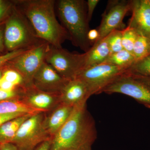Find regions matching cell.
Masks as SVG:
<instances>
[{"mask_svg": "<svg viewBox=\"0 0 150 150\" xmlns=\"http://www.w3.org/2000/svg\"><path fill=\"white\" fill-rule=\"evenodd\" d=\"M31 114H26L10 120L0 126V144L11 143L22 123Z\"/></svg>", "mask_w": 150, "mask_h": 150, "instance_id": "e0dca14e", "label": "cell"}, {"mask_svg": "<svg viewBox=\"0 0 150 150\" xmlns=\"http://www.w3.org/2000/svg\"><path fill=\"white\" fill-rule=\"evenodd\" d=\"M4 25H0V53H2L6 48L4 37Z\"/></svg>", "mask_w": 150, "mask_h": 150, "instance_id": "1f68e13d", "label": "cell"}, {"mask_svg": "<svg viewBox=\"0 0 150 150\" xmlns=\"http://www.w3.org/2000/svg\"><path fill=\"white\" fill-rule=\"evenodd\" d=\"M87 38L91 44L93 45L94 43L97 41L99 38V33L98 29L90 30L88 33Z\"/></svg>", "mask_w": 150, "mask_h": 150, "instance_id": "4dcf8cb0", "label": "cell"}, {"mask_svg": "<svg viewBox=\"0 0 150 150\" xmlns=\"http://www.w3.org/2000/svg\"><path fill=\"white\" fill-rule=\"evenodd\" d=\"M100 2L99 0H88L86 1L88 19L90 21L96 8Z\"/></svg>", "mask_w": 150, "mask_h": 150, "instance_id": "83f0119b", "label": "cell"}, {"mask_svg": "<svg viewBox=\"0 0 150 150\" xmlns=\"http://www.w3.org/2000/svg\"><path fill=\"white\" fill-rule=\"evenodd\" d=\"M23 93V87H19L12 91H6L0 88V102L11 100H22Z\"/></svg>", "mask_w": 150, "mask_h": 150, "instance_id": "d4e9b609", "label": "cell"}, {"mask_svg": "<svg viewBox=\"0 0 150 150\" xmlns=\"http://www.w3.org/2000/svg\"><path fill=\"white\" fill-rule=\"evenodd\" d=\"M25 113H0V126L14 118L25 115Z\"/></svg>", "mask_w": 150, "mask_h": 150, "instance_id": "f1b7e54d", "label": "cell"}, {"mask_svg": "<svg viewBox=\"0 0 150 150\" xmlns=\"http://www.w3.org/2000/svg\"><path fill=\"white\" fill-rule=\"evenodd\" d=\"M90 91L82 81L75 79L69 81L60 94L61 103L74 107L86 103L91 96Z\"/></svg>", "mask_w": 150, "mask_h": 150, "instance_id": "4fadbf2b", "label": "cell"}, {"mask_svg": "<svg viewBox=\"0 0 150 150\" xmlns=\"http://www.w3.org/2000/svg\"><path fill=\"white\" fill-rule=\"evenodd\" d=\"M22 100L33 108L43 112L52 110L61 103L60 94L42 91L33 84L23 87Z\"/></svg>", "mask_w": 150, "mask_h": 150, "instance_id": "7c38bea8", "label": "cell"}, {"mask_svg": "<svg viewBox=\"0 0 150 150\" xmlns=\"http://www.w3.org/2000/svg\"><path fill=\"white\" fill-rule=\"evenodd\" d=\"M57 3L58 16L68 32L74 46L85 53L91 48L88 39L89 23L86 1L83 0H59Z\"/></svg>", "mask_w": 150, "mask_h": 150, "instance_id": "3957f363", "label": "cell"}, {"mask_svg": "<svg viewBox=\"0 0 150 150\" xmlns=\"http://www.w3.org/2000/svg\"><path fill=\"white\" fill-rule=\"evenodd\" d=\"M85 53L86 65L84 69L103 63L111 54L107 36L94 43L89 50Z\"/></svg>", "mask_w": 150, "mask_h": 150, "instance_id": "2e32d148", "label": "cell"}, {"mask_svg": "<svg viewBox=\"0 0 150 150\" xmlns=\"http://www.w3.org/2000/svg\"><path fill=\"white\" fill-rule=\"evenodd\" d=\"M132 16L128 26L139 35L150 38V7L141 1H131Z\"/></svg>", "mask_w": 150, "mask_h": 150, "instance_id": "9a60e30c", "label": "cell"}, {"mask_svg": "<svg viewBox=\"0 0 150 150\" xmlns=\"http://www.w3.org/2000/svg\"><path fill=\"white\" fill-rule=\"evenodd\" d=\"M1 0H0V3L1 2Z\"/></svg>", "mask_w": 150, "mask_h": 150, "instance_id": "f35d334b", "label": "cell"}, {"mask_svg": "<svg viewBox=\"0 0 150 150\" xmlns=\"http://www.w3.org/2000/svg\"><path fill=\"white\" fill-rule=\"evenodd\" d=\"M20 99L11 100L0 102V113H22L34 115L41 112Z\"/></svg>", "mask_w": 150, "mask_h": 150, "instance_id": "ac0fdd59", "label": "cell"}, {"mask_svg": "<svg viewBox=\"0 0 150 150\" xmlns=\"http://www.w3.org/2000/svg\"><path fill=\"white\" fill-rule=\"evenodd\" d=\"M85 150H92L91 148H90V149H87Z\"/></svg>", "mask_w": 150, "mask_h": 150, "instance_id": "74e56055", "label": "cell"}, {"mask_svg": "<svg viewBox=\"0 0 150 150\" xmlns=\"http://www.w3.org/2000/svg\"><path fill=\"white\" fill-rule=\"evenodd\" d=\"M18 7L27 18L38 37L55 47H62L65 40H69L66 29L56 18V1L54 0H21Z\"/></svg>", "mask_w": 150, "mask_h": 150, "instance_id": "7a4b0ae2", "label": "cell"}, {"mask_svg": "<svg viewBox=\"0 0 150 150\" xmlns=\"http://www.w3.org/2000/svg\"><path fill=\"white\" fill-rule=\"evenodd\" d=\"M130 75V74H129ZM132 76V75H131ZM138 81L144 84L145 85L150 88V77L138 76H132Z\"/></svg>", "mask_w": 150, "mask_h": 150, "instance_id": "836d02e7", "label": "cell"}, {"mask_svg": "<svg viewBox=\"0 0 150 150\" xmlns=\"http://www.w3.org/2000/svg\"><path fill=\"white\" fill-rule=\"evenodd\" d=\"M86 53L75 54L62 47L50 45L46 57V62L60 76L68 81L74 79L85 68Z\"/></svg>", "mask_w": 150, "mask_h": 150, "instance_id": "5b68a950", "label": "cell"}, {"mask_svg": "<svg viewBox=\"0 0 150 150\" xmlns=\"http://www.w3.org/2000/svg\"><path fill=\"white\" fill-rule=\"evenodd\" d=\"M44 112L31 115L20 126L11 142L19 150H34L41 143L51 139L43 127Z\"/></svg>", "mask_w": 150, "mask_h": 150, "instance_id": "ba28073f", "label": "cell"}, {"mask_svg": "<svg viewBox=\"0 0 150 150\" xmlns=\"http://www.w3.org/2000/svg\"><path fill=\"white\" fill-rule=\"evenodd\" d=\"M11 3L1 1L0 3V22L5 18H8L13 7Z\"/></svg>", "mask_w": 150, "mask_h": 150, "instance_id": "4316f807", "label": "cell"}, {"mask_svg": "<svg viewBox=\"0 0 150 150\" xmlns=\"http://www.w3.org/2000/svg\"><path fill=\"white\" fill-rule=\"evenodd\" d=\"M128 69L106 63L85 68L76 79L82 81L88 87L92 95L102 93L113 81L126 74Z\"/></svg>", "mask_w": 150, "mask_h": 150, "instance_id": "52a82bcc", "label": "cell"}, {"mask_svg": "<svg viewBox=\"0 0 150 150\" xmlns=\"http://www.w3.org/2000/svg\"><path fill=\"white\" fill-rule=\"evenodd\" d=\"M142 1L145 4L150 7V0H142Z\"/></svg>", "mask_w": 150, "mask_h": 150, "instance_id": "d590c367", "label": "cell"}, {"mask_svg": "<svg viewBox=\"0 0 150 150\" xmlns=\"http://www.w3.org/2000/svg\"><path fill=\"white\" fill-rule=\"evenodd\" d=\"M50 45L41 42L19 55L9 62L7 67L18 72L24 79L25 86L32 84L34 75L46 62Z\"/></svg>", "mask_w": 150, "mask_h": 150, "instance_id": "8992f818", "label": "cell"}, {"mask_svg": "<svg viewBox=\"0 0 150 150\" xmlns=\"http://www.w3.org/2000/svg\"><path fill=\"white\" fill-rule=\"evenodd\" d=\"M132 54L136 62L150 55V38L139 35L134 44Z\"/></svg>", "mask_w": 150, "mask_h": 150, "instance_id": "ffe728a7", "label": "cell"}, {"mask_svg": "<svg viewBox=\"0 0 150 150\" xmlns=\"http://www.w3.org/2000/svg\"><path fill=\"white\" fill-rule=\"evenodd\" d=\"M51 140L45 141L38 146L34 150H49Z\"/></svg>", "mask_w": 150, "mask_h": 150, "instance_id": "e575fe53", "label": "cell"}, {"mask_svg": "<svg viewBox=\"0 0 150 150\" xmlns=\"http://www.w3.org/2000/svg\"><path fill=\"white\" fill-rule=\"evenodd\" d=\"M139 34L132 28L128 26L122 30V43L123 49L132 54L133 48Z\"/></svg>", "mask_w": 150, "mask_h": 150, "instance_id": "7402d4cb", "label": "cell"}, {"mask_svg": "<svg viewBox=\"0 0 150 150\" xmlns=\"http://www.w3.org/2000/svg\"><path fill=\"white\" fill-rule=\"evenodd\" d=\"M74 108L61 103L52 110L44 112L43 127L51 139L66 123Z\"/></svg>", "mask_w": 150, "mask_h": 150, "instance_id": "5bb4252c", "label": "cell"}, {"mask_svg": "<svg viewBox=\"0 0 150 150\" xmlns=\"http://www.w3.org/2000/svg\"><path fill=\"white\" fill-rule=\"evenodd\" d=\"M122 30H115L107 35L110 54L122 51Z\"/></svg>", "mask_w": 150, "mask_h": 150, "instance_id": "cb8c5ba5", "label": "cell"}, {"mask_svg": "<svg viewBox=\"0 0 150 150\" xmlns=\"http://www.w3.org/2000/svg\"><path fill=\"white\" fill-rule=\"evenodd\" d=\"M19 87H17L9 82L4 79L2 78L0 81V88L6 91H12L16 89Z\"/></svg>", "mask_w": 150, "mask_h": 150, "instance_id": "f546056e", "label": "cell"}, {"mask_svg": "<svg viewBox=\"0 0 150 150\" xmlns=\"http://www.w3.org/2000/svg\"><path fill=\"white\" fill-rule=\"evenodd\" d=\"M131 9V1L109 2L102 15L101 23L98 29L99 38L96 42L106 37L114 30H121L125 28L123 19Z\"/></svg>", "mask_w": 150, "mask_h": 150, "instance_id": "30bf717a", "label": "cell"}, {"mask_svg": "<svg viewBox=\"0 0 150 150\" xmlns=\"http://www.w3.org/2000/svg\"><path fill=\"white\" fill-rule=\"evenodd\" d=\"M2 78L17 87L25 86L24 79L21 75L15 70L7 66L4 69Z\"/></svg>", "mask_w": 150, "mask_h": 150, "instance_id": "603a6c76", "label": "cell"}, {"mask_svg": "<svg viewBox=\"0 0 150 150\" xmlns=\"http://www.w3.org/2000/svg\"><path fill=\"white\" fill-rule=\"evenodd\" d=\"M4 68H5L2 69H0V81H1V79L2 77L3 71H4Z\"/></svg>", "mask_w": 150, "mask_h": 150, "instance_id": "8d00e7d4", "label": "cell"}, {"mask_svg": "<svg viewBox=\"0 0 150 150\" xmlns=\"http://www.w3.org/2000/svg\"><path fill=\"white\" fill-rule=\"evenodd\" d=\"M27 50V49H21L15 50L0 55V69L5 68L9 62Z\"/></svg>", "mask_w": 150, "mask_h": 150, "instance_id": "484cf974", "label": "cell"}, {"mask_svg": "<svg viewBox=\"0 0 150 150\" xmlns=\"http://www.w3.org/2000/svg\"><path fill=\"white\" fill-rule=\"evenodd\" d=\"M126 73L134 76L150 77V55L135 62L127 70Z\"/></svg>", "mask_w": 150, "mask_h": 150, "instance_id": "44dd1931", "label": "cell"}, {"mask_svg": "<svg viewBox=\"0 0 150 150\" xmlns=\"http://www.w3.org/2000/svg\"><path fill=\"white\" fill-rule=\"evenodd\" d=\"M102 93L123 94L150 108V88L126 73L113 81Z\"/></svg>", "mask_w": 150, "mask_h": 150, "instance_id": "9c48e42d", "label": "cell"}, {"mask_svg": "<svg viewBox=\"0 0 150 150\" xmlns=\"http://www.w3.org/2000/svg\"><path fill=\"white\" fill-rule=\"evenodd\" d=\"M69 81L45 62L34 75L32 84L42 91L60 94Z\"/></svg>", "mask_w": 150, "mask_h": 150, "instance_id": "8fae6325", "label": "cell"}, {"mask_svg": "<svg viewBox=\"0 0 150 150\" xmlns=\"http://www.w3.org/2000/svg\"><path fill=\"white\" fill-rule=\"evenodd\" d=\"M0 150H19L14 144L11 143H5L0 144Z\"/></svg>", "mask_w": 150, "mask_h": 150, "instance_id": "d6a6232c", "label": "cell"}, {"mask_svg": "<svg viewBox=\"0 0 150 150\" xmlns=\"http://www.w3.org/2000/svg\"><path fill=\"white\" fill-rule=\"evenodd\" d=\"M4 37L9 52L29 49L44 41L38 37L23 13L14 6L4 24Z\"/></svg>", "mask_w": 150, "mask_h": 150, "instance_id": "277c9868", "label": "cell"}, {"mask_svg": "<svg viewBox=\"0 0 150 150\" xmlns=\"http://www.w3.org/2000/svg\"><path fill=\"white\" fill-rule=\"evenodd\" d=\"M97 138L95 121L86 103L74 108L66 123L52 137L49 150H85Z\"/></svg>", "mask_w": 150, "mask_h": 150, "instance_id": "6da1fadb", "label": "cell"}, {"mask_svg": "<svg viewBox=\"0 0 150 150\" xmlns=\"http://www.w3.org/2000/svg\"><path fill=\"white\" fill-rule=\"evenodd\" d=\"M135 62L133 54L123 49L117 53L110 54L103 63L129 69Z\"/></svg>", "mask_w": 150, "mask_h": 150, "instance_id": "d6986e66", "label": "cell"}]
</instances>
